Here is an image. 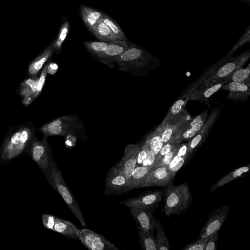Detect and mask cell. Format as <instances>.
Masks as SVG:
<instances>
[{"label":"cell","instance_id":"obj_1","mask_svg":"<svg viewBox=\"0 0 250 250\" xmlns=\"http://www.w3.org/2000/svg\"><path fill=\"white\" fill-rule=\"evenodd\" d=\"M156 59L142 47L131 42L129 48L115 60L119 70L133 75L143 74Z\"/></svg>","mask_w":250,"mask_h":250},{"label":"cell","instance_id":"obj_2","mask_svg":"<svg viewBox=\"0 0 250 250\" xmlns=\"http://www.w3.org/2000/svg\"><path fill=\"white\" fill-rule=\"evenodd\" d=\"M40 130L44 136L73 135L85 140V127L82 122L74 115L57 118L42 126Z\"/></svg>","mask_w":250,"mask_h":250},{"label":"cell","instance_id":"obj_3","mask_svg":"<svg viewBox=\"0 0 250 250\" xmlns=\"http://www.w3.org/2000/svg\"><path fill=\"white\" fill-rule=\"evenodd\" d=\"M229 54L217 64L209 68L196 83L190 89L191 92L199 86L213 80L224 78L240 68L250 56L249 51L244 52L236 57H231Z\"/></svg>","mask_w":250,"mask_h":250},{"label":"cell","instance_id":"obj_4","mask_svg":"<svg viewBox=\"0 0 250 250\" xmlns=\"http://www.w3.org/2000/svg\"><path fill=\"white\" fill-rule=\"evenodd\" d=\"M191 200L188 183L169 185L165 194L164 212L167 216L178 215L186 209Z\"/></svg>","mask_w":250,"mask_h":250},{"label":"cell","instance_id":"obj_5","mask_svg":"<svg viewBox=\"0 0 250 250\" xmlns=\"http://www.w3.org/2000/svg\"><path fill=\"white\" fill-rule=\"evenodd\" d=\"M34 132L28 127H21L10 135L4 141L0 151V158L8 162L21 154L30 145Z\"/></svg>","mask_w":250,"mask_h":250},{"label":"cell","instance_id":"obj_6","mask_svg":"<svg viewBox=\"0 0 250 250\" xmlns=\"http://www.w3.org/2000/svg\"><path fill=\"white\" fill-rule=\"evenodd\" d=\"M48 182L62 197L81 225L86 227L87 224L84 217L53 158L51 163L50 176Z\"/></svg>","mask_w":250,"mask_h":250},{"label":"cell","instance_id":"obj_7","mask_svg":"<svg viewBox=\"0 0 250 250\" xmlns=\"http://www.w3.org/2000/svg\"><path fill=\"white\" fill-rule=\"evenodd\" d=\"M29 153L48 181L53 158L47 137L44 136L41 141L34 137L30 145Z\"/></svg>","mask_w":250,"mask_h":250},{"label":"cell","instance_id":"obj_8","mask_svg":"<svg viewBox=\"0 0 250 250\" xmlns=\"http://www.w3.org/2000/svg\"><path fill=\"white\" fill-rule=\"evenodd\" d=\"M78 239L91 250H119L117 246L105 237L89 229H80Z\"/></svg>","mask_w":250,"mask_h":250},{"label":"cell","instance_id":"obj_9","mask_svg":"<svg viewBox=\"0 0 250 250\" xmlns=\"http://www.w3.org/2000/svg\"><path fill=\"white\" fill-rule=\"evenodd\" d=\"M128 184V180L122 171L114 166L107 174L104 193L106 195H118L126 192Z\"/></svg>","mask_w":250,"mask_h":250},{"label":"cell","instance_id":"obj_10","mask_svg":"<svg viewBox=\"0 0 250 250\" xmlns=\"http://www.w3.org/2000/svg\"><path fill=\"white\" fill-rule=\"evenodd\" d=\"M174 177L167 166L153 167L136 188L150 186H164L168 185Z\"/></svg>","mask_w":250,"mask_h":250},{"label":"cell","instance_id":"obj_11","mask_svg":"<svg viewBox=\"0 0 250 250\" xmlns=\"http://www.w3.org/2000/svg\"><path fill=\"white\" fill-rule=\"evenodd\" d=\"M140 146V143L126 146L122 158L115 166L122 171L128 181L137 166V156Z\"/></svg>","mask_w":250,"mask_h":250},{"label":"cell","instance_id":"obj_12","mask_svg":"<svg viewBox=\"0 0 250 250\" xmlns=\"http://www.w3.org/2000/svg\"><path fill=\"white\" fill-rule=\"evenodd\" d=\"M130 44L127 40L109 42L105 50L96 57L102 64L112 67L115 60L129 48Z\"/></svg>","mask_w":250,"mask_h":250},{"label":"cell","instance_id":"obj_13","mask_svg":"<svg viewBox=\"0 0 250 250\" xmlns=\"http://www.w3.org/2000/svg\"><path fill=\"white\" fill-rule=\"evenodd\" d=\"M207 117V112L205 111L193 119H189L169 142L176 144L192 138L203 126Z\"/></svg>","mask_w":250,"mask_h":250},{"label":"cell","instance_id":"obj_14","mask_svg":"<svg viewBox=\"0 0 250 250\" xmlns=\"http://www.w3.org/2000/svg\"><path fill=\"white\" fill-rule=\"evenodd\" d=\"M162 192L155 191L141 196L127 198L120 203L129 208H137L145 210L152 208L161 201Z\"/></svg>","mask_w":250,"mask_h":250},{"label":"cell","instance_id":"obj_15","mask_svg":"<svg viewBox=\"0 0 250 250\" xmlns=\"http://www.w3.org/2000/svg\"><path fill=\"white\" fill-rule=\"evenodd\" d=\"M229 212V208L225 205L213 212L200 233L199 238L207 237L210 234L218 231Z\"/></svg>","mask_w":250,"mask_h":250},{"label":"cell","instance_id":"obj_16","mask_svg":"<svg viewBox=\"0 0 250 250\" xmlns=\"http://www.w3.org/2000/svg\"><path fill=\"white\" fill-rule=\"evenodd\" d=\"M226 83L225 78L213 80L199 86L200 87L195 90L188 92L186 96L188 100L207 101Z\"/></svg>","mask_w":250,"mask_h":250},{"label":"cell","instance_id":"obj_17","mask_svg":"<svg viewBox=\"0 0 250 250\" xmlns=\"http://www.w3.org/2000/svg\"><path fill=\"white\" fill-rule=\"evenodd\" d=\"M130 213L139 227L146 231L153 234L155 219L149 210L130 208Z\"/></svg>","mask_w":250,"mask_h":250},{"label":"cell","instance_id":"obj_18","mask_svg":"<svg viewBox=\"0 0 250 250\" xmlns=\"http://www.w3.org/2000/svg\"><path fill=\"white\" fill-rule=\"evenodd\" d=\"M218 111H214L207 121L204 124L201 129L192 137L187 145V155L191 154L200 145L207 136L213 123L215 121Z\"/></svg>","mask_w":250,"mask_h":250},{"label":"cell","instance_id":"obj_19","mask_svg":"<svg viewBox=\"0 0 250 250\" xmlns=\"http://www.w3.org/2000/svg\"><path fill=\"white\" fill-rule=\"evenodd\" d=\"M68 238L78 239L80 229L70 221L55 217L53 230Z\"/></svg>","mask_w":250,"mask_h":250},{"label":"cell","instance_id":"obj_20","mask_svg":"<svg viewBox=\"0 0 250 250\" xmlns=\"http://www.w3.org/2000/svg\"><path fill=\"white\" fill-rule=\"evenodd\" d=\"M222 88L228 90L229 97L233 99L242 100L250 95V86L245 84L234 81L225 84Z\"/></svg>","mask_w":250,"mask_h":250},{"label":"cell","instance_id":"obj_21","mask_svg":"<svg viewBox=\"0 0 250 250\" xmlns=\"http://www.w3.org/2000/svg\"><path fill=\"white\" fill-rule=\"evenodd\" d=\"M39 78L36 76L25 80L20 86L19 92L23 97V104L27 106L31 104L30 98L34 94L38 84Z\"/></svg>","mask_w":250,"mask_h":250},{"label":"cell","instance_id":"obj_22","mask_svg":"<svg viewBox=\"0 0 250 250\" xmlns=\"http://www.w3.org/2000/svg\"><path fill=\"white\" fill-rule=\"evenodd\" d=\"M80 14L85 25L91 31L98 21L100 20L104 13L95 9L82 5L80 7Z\"/></svg>","mask_w":250,"mask_h":250},{"label":"cell","instance_id":"obj_23","mask_svg":"<svg viewBox=\"0 0 250 250\" xmlns=\"http://www.w3.org/2000/svg\"><path fill=\"white\" fill-rule=\"evenodd\" d=\"M250 169V165L248 164L241 167L233 171L230 172L228 174L222 177L216 183L214 184L212 186L210 190L213 191L227 184L230 182L242 176L244 174L248 172Z\"/></svg>","mask_w":250,"mask_h":250},{"label":"cell","instance_id":"obj_24","mask_svg":"<svg viewBox=\"0 0 250 250\" xmlns=\"http://www.w3.org/2000/svg\"><path fill=\"white\" fill-rule=\"evenodd\" d=\"M54 50L53 46L48 47L30 63L28 68V72L31 76L36 75L45 63L52 56Z\"/></svg>","mask_w":250,"mask_h":250},{"label":"cell","instance_id":"obj_25","mask_svg":"<svg viewBox=\"0 0 250 250\" xmlns=\"http://www.w3.org/2000/svg\"><path fill=\"white\" fill-rule=\"evenodd\" d=\"M152 168V167L136 166L129 180V184L126 192L136 188L137 187L146 177Z\"/></svg>","mask_w":250,"mask_h":250},{"label":"cell","instance_id":"obj_26","mask_svg":"<svg viewBox=\"0 0 250 250\" xmlns=\"http://www.w3.org/2000/svg\"><path fill=\"white\" fill-rule=\"evenodd\" d=\"M98 39L104 42L117 40L110 28L103 21H99L91 31Z\"/></svg>","mask_w":250,"mask_h":250},{"label":"cell","instance_id":"obj_27","mask_svg":"<svg viewBox=\"0 0 250 250\" xmlns=\"http://www.w3.org/2000/svg\"><path fill=\"white\" fill-rule=\"evenodd\" d=\"M250 65H249L248 67L245 69L241 68L238 69L229 76L225 77V79L227 83L234 81L245 84L250 86Z\"/></svg>","mask_w":250,"mask_h":250},{"label":"cell","instance_id":"obj_28","mask_svg":"<svg viewBox=\"0 0 250 250\" xmlns=\"http://www.w3.org/2000/svg\"><path fill=\"white\" fill-rule=\"evenodd\" d=\"M154 228L156 233V247L157 250H169L170 245L168 240L160 222L155 220Z\"/></svg>","mask_w":250,"mask_h":250},{"label":"cell","instance_id":"obj_29","mask_svg":"<svg viewBox=\"0 0 250 250\" xmlns=\"http://www.w3.org/2000/svg\"><path fill=\"white\" fill-rule=\"evenodd\" d=\"M137 231L140 243L143 249L146 250H157L156 239L153 234L147 232L137 226Z\"/></svg>","mask_w":250,"mask_h":250},{"label":"cell","instance_id":"obj_30","mask_svg":"<svg viewBox=\"0 0 250 250\" xmlns=\"http://www.w3.org/2000/svg\"><path fill=\"white\" fill-rule=\"evenodd\" d=\"M162 131V128L160 125L154 131L147 137L150 150L154 153L156 157L164 144L161 139Z\"/></svg>","mask_w":250,"mask_h":250},{"label":"cell","instance_id":"obj_31","mask_svg":"<svg viewBox=\"0 0 250 250\" xmlns=\"http://www.w3.org/2000/svg\"><path fill=\"white\" fill-rule=\"evenodd\" d=\"M188 100V98L187 96H184L182 99L177 100L171 107L162 123L168 124L182 113L181 112H183L184 111V105Z\"/></svg>","mask_w":250,"mask_h":250},{"label":"cell","instance_id":"obj_32","mask_svg":"<svg viewBox=\"0 0 250 250\" xmlns=\"http://www.w3.org/2000/svg\"><path fill=\"white\" fill-rule=\"evenodd\" d=\"M100 21L104 23L111 30L117 40H126L127 39L119 25L108 15L103 14Z\"/></svg>","mask_w":250,"mask_h":250},{"label":"cell","instance_id":"obj_33","mask_svg":"<svg viewBox=\"0 0 250 250\" xmlns=\"http://www.w3.org/2000/svg\"><path fill=\"white\" fill-rule=\"evenodd\" d=\"M83 44L88 51L95 57L103 52L107 48L108 42L97 41H84Z\"/></svg>","mask_w":250,"mask_h":250},{"label":"cell","instance_id":"obj_34","mask_svg":"<svg viewBox=\"0 0 250 250\" xmlns=\"http://www.w3.org/2000/svg\"><path fill=\"white\" fill-rule=\"evenodd\" d=\"M69 23L64 22L61 26L56 40L53 44L54 50L59 52L62 44L65 40L69 30Z\"/></svg>","mask_w":250,"mask_h":250},{"label":"cell","instance_id":"obj_35","mask_svg":"<svg viewBox=\"0 0 250 250\" xmlns=\"http://www.w3.org/2000/svg\"><path fill=\"white\" fill-rule=\"evenodd\" d=\"M180 144V143L174 144L171 150L154 165L153 167H156L163 165L167 166L177 153Z\"/></svg>","mask_w":250,"mask_h":250},{"label":"cell","instance_id":"obj_36","mask_svg":"<svg viewBox=\"0 0 250 250\" xmlns=\"http://www.w3.org/2000/svg\"><path fill=\"white\" fill-rule=\"evenodd\" d=\"M48 64L49 63L46 64V65L44 67L43 70H42L41 73L40 77L39 78L38 82L35 90V92L34 94L30 98L31 103L40 94L44 86L45 82V80L48 73Z\"/></svg>","mask_w":250,"mask_h":250},{"label":"cell","instance_id":"obj_37","mask_svg":"<svg viewBox=\"0 0 250 250\" xmlns=\"http://www.w3.org/2000/svg\"><path fill=\"white\" fill-rule=\"evenodd\" d=\"M186 155H187V145L185 143L181 144L177 153L167 166L169 170L174 167L181 158Z\"/></svg>","mask_w":250,"mask_h":250},{"label":"cell","instance_id":"obj_38","mask_svg":"<svg viewBox=\"0 0 250 250\" xmlns=\"http://www.w3.org/2000/svg\"><path fill=\"white\" fill-rule=\"evenodd\" d=\"M150 149L148 139L147 137L142 145H141L137 156V166H141L146 157L147 152Z\"/></svg>","mask_w":250,"mask_h":250},{"label":"cell","instance_id":"obj_39","mask_svg":"<svg viewBox=\"0 0 250 250\" xmlns=\"http://www.w3.org/2000/svg\"><path fill=\"white\" fill-rule=\"evenodd\" d=\"M250 27L249 26L245 30L243 35L239 39L235 45L233 46L232 50L229 52L231 54L232 52L236 51L238 48L243 45L247 42H250Z\"/></svg>","mask_w":250,"mask_h":250},{"label":"cell","instance_id":"obj_40","mask_svg":"<svg viewBox=\"0 0 250 250\" xmlns=\"http://www.w3.org/2000/svg\"><path fill=\"white\" fill-rule=\"evenodd\" d=\"M207 237L199 238L195 242L187 245L184 250H204Z\"/></svg>","mask_w":250,"mask_h":250},{"label":"cell","instance_id":"obj_41","mask_svg":"<svg viewBox=\"0 0 250 250\" xmlns=\"http://www.w3.org/2000/svg\"><path fill=\"white\" fill-rule=\"evenodd\" d=\"M218 237V231H216L207 236L204 250H215Z\"/></svg>","mask_w":250,"mask_h":250},{"label":"cell","instance_id":"obj_42","mask_svg":"<svg viewBox=\"0 0 250 250\" xmlns=\"http://www.w3.org/2000/svg\"><path fill=\"white\" fill-rule=\"evenodd\" d=\"M174 145V144H172L170 142L164 143L159 153L158 154L157 156L155 158L154 165H155L161 159H162L166 154H167L171 150Z\"/></svg>","mask_w":250,"mask_h":250},{"label":"cell","instance_id":"obj_43","mask_svg":"<svg viewBox=\"0 0 250 250\" xmlns=\"http://www.w3.org/2000/svg\"><path fill=\"white\" fill-rule=\"evenodd\" d=\"M55 216L50 214H42V216L43 225L49 229L53 230Z\"/></svg>","mask_w":250,"mask_h":250},{"label":"cell","instance_id":"obj_44","mask_svg":"<svg viewBox=\"0 0 250 250\" xmlns=\"http://www.w3.org/2000/svg\"><path fill=\"white\" fill-rule=\"evenodd\" d=\"M156 156L154 153L149 149L147 152V155L143 161L141 166L152 167L154 165Z\"/></svg>","mask_w":250,"mask_h":250},{"label":"cell","instance_id":"obj_45","mask_svg":"<svg viewBox=\"0 0 250 250\" xmlns=\"http://www.w3.org/2000/svg\"><path fill=\"white\" fill-rule=\"evenodd\" d=\"M57 70V66L55 63H49L48 66V73L50 74H54Z\"/></svg>","mask_w":250,"mask_h":250},{"label":"cell","instance_id":"obj_46","mask_svg":"<svg viewBox=\"0 0 250 250\" xmlns=\"http://www.w3.org/2000/svg\"><path fill=\"white\" fill-rule=\"evenodd\" d=\"M240 2H243L246 4L250 5V0H237Z\"/></svg>","mask_w":250,"mask_h":250}]
</instances>
